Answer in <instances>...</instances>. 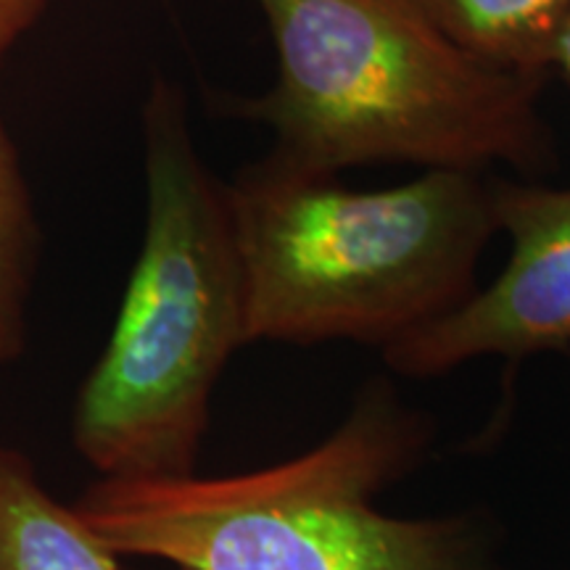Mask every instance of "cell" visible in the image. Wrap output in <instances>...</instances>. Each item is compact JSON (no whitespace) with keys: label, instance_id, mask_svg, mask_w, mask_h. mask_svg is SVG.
<instances>
[{"label":"cell","instance_id":"obj_6","mask_svg":"<svg viewBox=\"0 0 570 570\" xmlns=\"http://www.w3.org/2000/svg\"><path fill=\"white\" fill-rule=\"evenodd\" d=\"M0 570H119L117 554L9 446H0Z\"/></svg>","mask_w":570,"mask_h":570},{"label":"cell","instance_id":"obj_1","mask_svg":"<svg viewBox=\"0 0 570 570\" xmlns=\"http://www.w3.org/2000/svg\"><path fill=\"white\" fill-rule=\"evenodd\" d=\"M431 436L423 412L373 383L298 458L223 479H101L71 508L117 558L180 570H487L475 518H399L375 504Z\"/></svg>","mask_w":570,"mask_h":570},{"label":"cell","instance_id":"obj_8","mask_svg":"<svg viewBox=\"0 0 570 570\" xmlns=\"http://www.w3.org/2000/svg\"><path fill=\"white\" fill-rule=\"evenodd\" d=\"M38 225L19 154L0 125V365L24 352Z\"/></svg>","mask_w":570,"mask_h":570},{"label":"cell","instance_id":"obj_2","mask_svg":"<svg viewBox=\"0 0 570 570\" xmlns=\"http://www.w3.org/2000/svg\"><path fill=\"white\" fill-rule=\"evenodd\" d=\"M227 204L246 344L352 341L386 352L473 298L499 233L497 180L470 169L354 190L267 156L227 185Z\"/></svg>","mask_w":570,"mask_h":570},{"label":"cell","instance_id":"obj_9","mask_svg":"<svg viewBox=\"0 0 570 570\" xmlns=\"http://www.w3.org/2000/svg\"><path fill=\"white\" fill-rule=\"evenodd\" d=\"M48 0H0V67L13 46L38 24Z\"/></svg>","mask_w":570,"mask_h":570},{"label":"cell","instance_id":"obj_3","mask_svg":"<svg viewBox=\"0 0 570 570\" xmlns=\"http://www.w3.org/2000/svg\"><path fill=\"white\" fill-rule=\"evenodd\" d=\"M277 80L240 106L275 132L269 156L317 175L377 161L423 169H539L544 75L491 67L407 0H256Z\"/></svg>","mask_w":570,"mask_h":570},{"label":"cell","instance_id":"obj_5","mask_svg":"<svg viewBox=\"0 0 570 570\" xmlns=\"http://www.w3.org/2000/svg\"><path fill=\"white\" fill-rule=\"evenodd\" d=\"M499 233L510 256L452 315L383 352L404 377H439L479 356L523 360L570 344V188L497 180Z\"/></svg>","mask_w":570,"mask_h":570},{"label":"cell","instance_id":"obj_7","mask_svg":"<svg viewBox=\"0 0 570 570\" xmlns=\"http://www.w3.org/2000/svg\"><path fill=\"white\" fill-rule=\"evenodd\" d=\"M462 51L491 67L547 75L570 0H407Z\"/></svg>","mask_w":570,"mask_h":570},{"label":"cell","instance_id":"obj_10","mask_svg":"<svg viewBox=\"0 0 570 570\" xmlns=\"http://www.w3.org/2000/svg\"><path fill=\"white\" fill-rule=\"evenodd\" d=\"M552 67L562 71V77L570 82V17L562 24V32L558 42H554V53H552Z\"/></svg>","mask_w":570,"mask_h":570},{"label":"cell","instance_id":"obj_4","mask_svg":"<svg viewBox=\"0 0 570 570\" xmlns=\"http://www.w3.org/2000/svg\"><path fill=\"white\" fill-rule=\"evenodd\" d=\"M142 246L71 423L77 452L101 479L194 473L214 386L235 348L246 346L227 185L198 156L173 85L156 82L142 106Z\"/></svg>","mask_w":570,"mask_h":570}]
</instances>
